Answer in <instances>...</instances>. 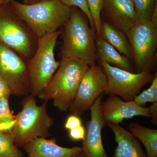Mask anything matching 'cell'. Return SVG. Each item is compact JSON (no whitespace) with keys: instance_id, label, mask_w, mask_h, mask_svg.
Listing matches in <instances>:
<instances>
[{"instance_id":"1","label":"cell","mask_w":157,"mask_h":157,"mask_svg":"<svg viewBox=\"0 0 157 157\" xmlns=\"http://www.w3.org/2000/svg\"><path fill=\"white\" fill-rule=\"evenodd\" d=\"M9 5L38 38L64 27L71 13V8L59 0H47L32 5L11 0Z\"/></svg>"},{"instance_id":"2","label":"cell","mask_w":157,"mask_h":157,"mask_svg":"<svg viewBox=\"0 0 157 157\" xmlns=\"http://www.w3.org/2000/svg\"><path fill=\"white\" fill-rule=\"evenodd\" d=\"M60 51L61 58L81 60L89 67L96 65L95 31L90 26L86 15L76 7L65 24Z\"/></svg>"},{"instance_id":"3","label":"cell","mask_w":157,"mask_h":157,"mask_svg":"<svg viewBox=\"0 0 157 157\" xmlns=\"http://www.w3.org/2000/svg\"><path fill=\"white\" fill-rule=\"evenodd\" d=\"M89 67L81 60L62 58L58 69L50 82L38 98L47 102L52 100L54 106L60 111H67Z\"/></svg>"},{"instance_id":"4","label":"cell","mask_w":157,"mask_h":157,"mask_svg":"<svg viewBox=\"0 0 157 157\" xmlns=\"http://www.w3.org/2000/svg\"><path fill=\"white\" fill-rule=\"evenodd\" d=\"M47 101L42 105L37 104L35 97L28 96L23 101L22 109L15 116L14 126L10 132L14 144L23 146L39 137L50 135L49 130L54 121L47 112Z\"/></svg>"},{"instance_id":"5","label":"cell","mask_w":157,"mask_h":157,"mask_svg":"<svg viewBox=\"0 0 157 157\" xmlns=\"http://www.w3.org/2000/svg\"><path fill=\"white\" fill-rule=\"evenodd\" d=\"M62 32L59 29L38 38L36 51L28 61L30 94L35 98L47 87L59 66L54 50Z\"/></svg>"},{"instance_id":"6","label":"cell","mask_w":157,"mask_h":157,"mask_svg":"<svg viewBox=\"0 0 157 157\" xmlns=\"http://www.w3.org/2000/svg\"><path fill=\"white\" fill-rule=\"evenodd\" d=\"M38 38L12 11L9 4L0 6V42L29 60L36 49Z\"/></svg>"},{"instance_id":"7","label":"cell","mask_w":157,"mask_h":157,"mask_svg":"<svg viewBox=\"0 0 157 157\" xmlns=\"http://www.w3.org/2000/svg\"><path fill=\"white\" fill-rule=\"evenodd\" d=\"M126 34L133 51L137 73L151 72L155 67L157 24L151 20L138 21Z\"/></svg>"},{"instance_id":"8","label":"cell","mask_w":157,"mask_h":157,"mask_svg":"<svg viewBox=\"0 0 157 157\" xmlns=\"http://www.w3.org/2000/svg\"><path fill=\"white\" fill-rule=\"evenodd\" d=\"M100 62L107 81L105 94L119 96L126 101H133L140 90L151 82L155 75L149 71L136 73L113 67L106 62Z\"/></svg>"},{"instance_id":"9","label":"cell","mask_w":157,"mask_h":157,"mask_svg":"<svg viewBox=\"0 0 157 157\" xmlns=\"http://www.w3.org/2000/svg\"><path fill=\"white\" fill-rule=\"evenodd\" d=\"M28 61L0 42V78L9 86L12 94L17 97L30 94Z\"/></svg>"},{"instance_id":"10","label":"cell","mask_w":157,"mask_h":157,"mask_svg":"<svg viewBox=\"0 0 157 157\" xmlns=\"http://www.w3.org/2000/svg\"><path fill=\"white\" fill-rule=\"evenodd\" d=\"M107 88L106 76L101 66L89 67L79 83L76 95L69 108L71 114L79 117L90 109Z\"/></svg>"},{"instance_id":"11","label":"cell","mask_w":157,"mask_h":157,"mask_svg":"<svg viewBox=\"0 0 157 157\" xmlns=\"http://www.w3.org/2000/svg\"><path fill=\"white\" fill-rule=\"evenodd\" d=\"M103 95L100 96L91 106V118L87 123L85 136L81 148L86 157H109L102 142L101 132L106 125L101 113Z\"/></svg>"},{"instance_id":"12","label":"cell","mask_w":157,"mask_h":157,"mask_svg":"<svg viewBox=\"0 0 157 157\" xmlns=\"http://www.w3.org/2000/svg\"><path fill=\"white\" fill-rule=\"evenodd\" d=\"M101 109L106 125L122 123L124 120L135 116L151 117L148 107H141L133 101H122L114 95H110L105 102H102Z\"/></svg>"},{"instance_id":"13","label":"cell","mask_w":157,"mask_h":157,"mask_svg":"<svg viewBox=\"0 0 157 157\" xmlns=\"http://www.w3.org/2000/svg\"><path fill=\"white\" fill-rule=\"evenodd\" d=\"M102 12L108 22L126 33L138 21L132 0H103Z\"/></svg>"},{"instance_id":"14","label":"cell","mask_w":157,"mask_h":157,"mask_svg":"<svg viewBox=\"0 0 157 157\" xmlns=\"http://www.w3.org/2000/svg\"><path fill=\"white\" fill-rule=\"evenodd\" d=\"M23 147L28 157H74L82 151L81 147H62L57 144L55 138L45 137L36 138Z\"/></svg>"},{"instance_id":"15","label":"cell","mask_w":157,"mask_h":157,"mask_svg":"<svg viewBox=\"0 0 157 157\" xmlns=\"http://www.w3.org/2000/svg\"><path fill=\"white\" fill-rule=\"evenodd\" d=\"M107 124L113 132L117 144L113 157H147L139 141L131 132L119 124Z\"/></svg>"},{"instance_id":"16","label":"cell","mask_w":157,"mask_h":157,"mask_svg":"<svg viewBox=\"0 0 157 157\" xmlns=\"http://www.w3.org/2000/svg\"><path fill=\"white\" fill-rule=\"evenodd\" d=\"M101 37L134 63V55L127 34L108 21H101Z\"/></svg>"},{"instance_id":"17","label":"cell","mask_w":157,"mask_h":157,"mask_svg":"<svg viewBox=\"0 0 157 157\" xmlns=\"http://www.w3.org/2000/svg\"><path fill=\"white\" fill-rule=\"evenodd\" d=\"M96 53L99 61L129 72L133 71V63L127 56L120 53L101 37H96Z\"/></svg>"},{"instance_id":"18","label":"cell","mask_w":157,"mask_h":157,"mask_svg":"<svg viewBox=\"0 0 157 157\" xmlns=\"http://www.w3.org/2000/svg\"><path fill=\"white\" fill-rule=\"evenodd\" d=\"M129 131L139 139L146 149L147 157H157V130L149 128L138 123L133 122L128 126Z\"/></svg>"},{"instance_id":"19","label":"cell","mask_w":157,"mask_h":157,"mask_svg":"<svg viewBox=\"0 0 157 157\" xmlns=\"http://www.w3.org/2000/svg\"><path fill=\"white\" fill-rule=\"evenodd\" d=\"M0 157H24L10 133L0 131Z\"/></svg>"},{"instance_id":"20","label":"cell","mask_w":157,"mask_h":157,"mask_svg":"<svg viewBox=\"0 0 157 157\" xmlns=\"http://www.w3.org/2000/svg\"><path fill=\"white\" fill-rule=\"evenodd\" d=\"M15 117L10 110L9 99L0 98V131L10 133L14 126Z\"/></svg>"},{"instance_id":"21","label":"cell","mask_w":157,"mask_h":157,"mask_svg":"<svg viewBox=\"0 0 157 157\" xmlns=\"http://www.w3.org/2000/svg\"><path fill=\"white\" fill-rule=\"evenodd\" d=\"M138 21H150L157 0H132Z\"/></svg>"},{"instance_id":"22","label":"cell","mask_w":157,"mask_h":157,"mask_svg":"<svg viewBox=\"0 0 157 157\" xmlns=\"http://www.w3.org/2000/svg\"><path fill=\"white\" fill-rule=\"evenodd\" d=\"M139 106H144L146 103L150 102L152 104L157 102V74L156 73L150 87L144 90L140 94L135 97L134 101Z\"/></svg>"},{"instance_id":"23","label":"cell","mask_w":157,"mask_h":157,"mask_svg":"<svg viewBox=\"0 0 157 157\" xmlns=\"http://www.w3.org/2000/svg\"><path fill=\"white\" fill-rule=\"evenodd\" d=\"M90 12L92 16L96 36L101 37V9L103 0H87Z\"/></svg>"},{"instance_id":"24","label":"cell","mask_w":157,"mask_h":157,"mask_svg":"<svg viewBox=\"0 0 157 157\" xmlns=\"http://www.w3.org/2000/svg\"><path fill=\"white\" fill-rule=\"evenodd\" d=\"M62 3L71 8L76 7L82 11L88 18L91 27L95 31L94 24L91 14L87 0H59Z\"/></svg>"},{"instance_id":"25","label":"cell","mask_w":157,"mask_h":157,"mask_svg":"<svg viewBox=\"0 0 157 157\" xmlns=\"http://www.w3.org/2000/svg\"><path fill=\"white\" fill-rule=\"evenodd\" d=\"M69 135L70 139L72 140H82L84 139L86 134V129L83 126L77 127L69 130Z\"/></svg>"},{"instance_id":"26","label":"cell","mask_w":157,"mask_h":157,"mask_svg":"<svg viewBox=\"0 0 157 157\" xmlns=\"http://www.w3.org/2000/svg\"><path fill=\"white\" fill-rule=\"evenodd\" d=\"M82 125L81 119L78 116L71 114L68 117L65 124V127L67 130L75 128Z\"/></svg>"},{"instance_id":"27","label":"cell","mask_w":157,"mask_h":157,"mask_svg":"<svg viewBox=\"0 0 157 157\" xmlns=\"http://www.w3.org/2000/svg\"><path fill=\"white\" fill-rule=\"evenodd\" d=\"M12 94V92L9 86L2 78H0V98H5L9 99Z\"/></svg>"},{"instance_id":"28","label":"cell","mask_w":157,"mask_h":157,"mask_svg":"<svg viewBox=\"0 0 157 157\" xmlns=\"http://www.w3.org/2000/svg\"><path fill=\"white\" fill-rule=\"evenodd\" d=\"M149 111L152 118L151 122L154 124L157 125V102L152 103L150 107H148Z\"/></svg>"},{"instance_id":"29","label":"cell","mask_w":157,"mask_h":157,"mask_svg":"<svg viewBox=\"0 0 157 157\" xmlns=\"http://www.w3.org/2000/svg\"><path fill=\"white\" fill-rule=\"evenodd\" d=\"M47 0H23V3L26 5H32Z\"/></svg>"},{"instance_id":"30","label":"cell","mask_w":157,"mask_h":157,"mask_svg":"<svg viewBox=\"0 0 157 157\" xmlns=\"http://www.w3.org/2000/svg\"><path fill=\"white\" fill-rule=\"evenodd\" d=\"M10 1L11 0H0V6L9 4L10 3Z\"/></svg>"},{"instance_id":"31","label":"cell","mask_w":157,"mask_h":157,"mask_svg":"<svg viewBox=\"0 0 157 157\" xmlns=\"http://www.w3.org/2000/svg\"><path fill=\"white\" fill-rule=\"evenodd\" d=\"M74 157H86V156L83 153V152L82 151L79 154L77 155L76 156Z\"/></svg>"}]
</instances>
